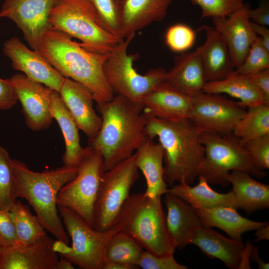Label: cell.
Returning <instances> with one entry per match:
<instances>
[{
  "mask_svg": "<svg viewBox=\"0 0 269 269\" xmlns=\"http://www.w3.org/2000/svg\"><path fill=\"white\" fill-rule=\"evenodd\" d=\"M96 108L102 125L97 135L88 138V146L100 152L107 171L131 157L149 138L144 132L148 117L141 106L118 94Z\"/></svg>",
  "mask_w": 269,
  "mask_h": 269,
  "instance_id": "1",
  "label": "cell"
},
{
  "mask_svg": "<svg viewBox=\"0 0 269 269\" xmlns=\"http://www.w3.org/2000/svg\"><path fill=\"white\" fill-rule=\"evenodd\" d=\"M37 51L63 77L88 88L97 104L113 98L115 94L104 71L108 54L90 50L67 34L51 28L42 36Z\"/></svg>",
  "mask_w": 269,
  "mask_h": 269,
  "instance_id": "2",
  "label": "cell"
},
{
  "mask_svg": "<svg viewBox=\"0 0 269 269\" xmlns=\"http://www.w3.org/2000/svg\"><path fill=\"white\" fill-rule=\"evenodd\" d=\"M202 131L189 119L169 121L148 117L144 132L157 137L164 150L163 178L171 186L175 182L190 185L205 154L200 135Z\"/></svg>",
  "mask_w": 269,
  "mask_h": 269,
  "instance_id": "3",
  "label": "cell"
},
{
  "mask_svg": "<svg viewBox=\"0 0 269 269\" xmlns=\"http://www.w3.org/2000/svg\"><path fill=\"white\" fill-rule=\"evenodd\" d=\"M11 167L16 198L26 200L44 229L68 244L70 237L59 216L57 199L61 188L76 176L78 166L64 165L39 172L31 170L23 162L11 159Z\"/></svg>",
  "mask_w": 269,
  "mask_h": 269,
  "instance_id": "4",
  "label": "cell"
},
{
  "mask_svg": "<svg viewBox=\"0 0 269 269\" xmlns=\"http://www.w3.org/2000/svg\"><path fill=\"white\" fill-rule=\"evenodd\" d=\"M161 196L130 195L114 226L134 239L146 251L157 256L174 254L176 247L169 233Z\"/></svg>",
  "mask_w": 269,
  "mask_h": 269,
  "instance_id": "5",
  "label": "cell"
},
{
  "mask_svg": "<svg viewBox=\"0 0 269 269\" xmlns=\"http://www.w3.org/2000/svg\"><path fill=\"white\" fill-rule=\"evenodd\" d=\"M51 28L76 38L86 48L108 54L120 41L108 30L89 0H57L51 9Z\"/></svg>",
  "mask_w": 269,
  "mask_h": 269,
  "instance_id": "6",
  "label": "cell"
},
{
  "mask_svg": "<svg viewBox=\"0 0 269 269\" xmlns=\"http://www.w3.org/2000/svg\"><path fill=\"white\" fill-rule=\"evenodd\" d=\"M200 138L205 154L197 170V177H204L208 183L228 185L230 171L235 170L244 171L259 179L267 176V173L253 162L233 133L222 135L202 132Z\"/></svg>",
  "mask_w": 269,
  "mask_h": 269,
  "instance_id": "7",
  "label": "cell"
},
{
  "mask_svg": "<svg viewBox=\"0 0 269 269\" xmlns=\"http://www.w3.org/2000/svg\"><path fill=\"white\" fill-rule=\"evenodd\" d=\"M135 35H129L114 47L108 54L104 71L114 94L142 106L144 96L156 85L164 81L167 71L159 67L150 69L143 75L136 71L133 64L138 55L128 53L129 46Z\"/></svg>",
  "mask_w": 269,
  "mask_h": 269,
  "instance_id": "8",
  "label": "cell"
},
{
  "mask_svg": "<svg viewBox=\"0 0 269 269\" xmlns=\"http://www.w3.org/2000/svg\"><path fill=\"white\" fill-rule=\"evenodd\" d=\"M78 168L76 176L59 191L57 203L74 211L93 228L95 202L106 171L101 154L86 146Z\"/></svg>",
  "mask_w": 269,
  "mask_h": 269,
  "instance_id": "9",
  "label": "cell"
},
{
  "mask_svg": "<svg viewBox=\"0 0 269 269\" xmlns=\"http://www.w3.org/2000/svg\"><path fill=\"white\" fill-rule=\"evenodd\" d=\"M135 153L104 173L95 202L93 228L99 231L112 228L120 210L138 180Z\"/></svg>",
  "mask_w": 269,
  "mask_h": 269,
  "instance_id": "10",
  "label": "cell"
},
{
  "mask_svg": "<svg viewBox=\"0 0 269 269\" xmlns=\"http://www.w3.org/2000/svg\"><path fill=\"white\" fill-rule=\"evenodd\" d=\"M57 207L72 241V251L64 258L81 269H103L108 244L119 230L115 226L106 231L96 230L70 209L59 205Z\"/></svg>",
  "mask_w": 269,
  "mask_h": 269,
  "instance_id": "11",
  "label": "cell"
},
{
  "mask_svg": "<svg viewBox=\"0 0 269 269\" xmlns=\"http://www.w3.org/2000/svg\"><path fill=\"white\" fill-rule=\"evenodd\" d=\"M192 98L188 119L202 132L231 134L246 113L237 102L221 94L202 91Z\"/></svg>",
  "mask_w": 269,
  "mask_h": 269,
  "instance_id": "12",
  "label": "cell"
},
{
  "mask_svg": "<svg viewBox=\"0 0 269 269\" xmlns=\"http://www.w3.org/2000/svg\"><path fill=\"white\" fill-rule=\"evenodd\" d=\"M56 1L5 0L0 9V18L12 20L30 48L37 50L42 36L51 28L49 14Z\"/></svg>",
  "mask_w": 269,
  "mask_h": 269,
  "instance_id": "13",
  "label": "cell"
},
{
  "mask_svg": "<svg viewBox=\"0 0 269 269\" xmlns=\"http://www.w3.org/2000/svg\"><path fill=\"white\" fill-rule=\"evenodd\" d=\"M20 102L25 122L33 131L48 128L53 118L50 110L51 89L17 73L9 78Z\"/></svg>",
  "mask_w": 269,
  "mask_h": 269,
  "instance_id": "14",
  "label": "cell"
},
{
  "mask_svg": "<svg viewBox=\"0 0 269 269\" xmlns=\"http://www.w3.org/2000/svg\"><path fill=\"white\" fill-rule=\"evenodd\" d=\"M2 50L4 55L10 60L13 69L59 92L65 77L39 51L29 49L15 36L4 42Z\"/></svg>",
  "mask_w": 269,
  "mask_h": 269,
  "instance_id": "15",
  "label": "cell"
},
{
  "mask_svg": "<svg viewBox=\"0 0 269 269\" xmlns=\"http://www.w3.org/2000/svg\"><path fill=\"white\" fill-rule=\"evenodd\" d=\"M249 8L244 3L227 17L212 18L214 27L227 45L235 69L243 63L257 36L251 25Z\"/></svg>",
  "mask_w": 269,
  "mask_h": 269,
  "instance_id": "16",
  "label": "cell"
},
{
  "mask_svg": "<svg viewBox=\"0 0 269 269\" xmlns=\"http://www.w3.org/2000/svg\"><path fill=\"white\" fill-rule=\"evenodd\" d=\"M53 241L46 234L30 244L0 248V269H55Z\"/></svg>",
  "mask_w": 269,
  "mask_h": 269,
  "instance_id": "17",
  "label": "cell"
},
{
  "mask_svg": "<svg viewBox=\"0 0 269 269\" xmlns=\"http://www.w3.org/2000/svg\"><path fill=\"white\" fill-rule=\"evenodd\" d=\"M59 93L79 130L88 138L96 136L101 127L102 119L93 108L92 92L82 84L65 77Z\"/></svg>",
  "mask_w": 269,
  "mask_h": 269,
  "instance_id": "18",
  "label": "cell"
},
{
  "mask_svg": "<svg viewBox=\"0 0 269 269\" xmlns=\"http://www.w3.org/2000/svg\"><path fill=\"white\" fill-rule=\"evenodd\" d=\"M192 98L163 81L143 98L142 110L148 117L175 121L188 119Z\"/></svg>",
  "mask_w": 269,
  "mask_h": 269,
  "instance_id": "19",
  "label": "cell"
},
{
  "mask_svg": "<svg viewBox=\"0 0 269 269\" xmlns=\"http://www.w3.org/2000/svg\"><path fill=\"white\" fill-rule=\"evenodd\" d=\"M173 0H122L118 4L119 24L123 38L166 15Z\"/></svg>",
  "mask_w": 269,
  "mask_h": 269,
  "instance_id": "20",
  "label": "cell"
},
{
  "mask_svg": "<svg viewBox=\"0 0 269 269\" xmlns=\"http://www.w3.org/2000/svg\"><path fill=\"white\" fill-rule=\"evenodd\" d=\"M164 195L167 227L176 248L181 250L190 244L195 231L202 225L196 209L190 204L169 193Z\"/></svg>",
  "mask_w": 269,
  "mask_h": 269,
  "instance_id": "21",
  "label": "cell"
},
{
  "mask_svg": "<svg viewBox=\"0 0 269 269\" xmlns=\"http://www.w3.org/2000/svg\"><path fill=\"white\" fill-rule=\"evenodd\" d=\"M164 82L191 97L203 91L207 80L197 48L174 58Z\"/></svg>",
  "mask_w": 269,
  "mask_h": 269,
  "instance_id": "22",
  "label": "cell"
},
{
  "mask_svg": "<svg viewBox=\"0 0 269 269\" xmlns=\"http://www.w3.org/2000/svg\"><path fill=\"white\" fill-rule=\"evenodd\" d=\"M190 244H193L210 259H218L231 269H238L245 245L224 237L211 228L201 226L195 232Z\"/></svg>",
  "mask_w": 269,
  "mask_h": 269,
  "instance_id": "23",
  "label": "cell"
},
{
  "mask_svg": "<svg viewBox=\"0 0 269 269\" xmlns=\"http://www.w3.org/2000/svg\"><path fill=\"white\" fill-rule=\"evenodd\" d=\"M201 29L205 32L206 40L197 48L207 82L223 79L235 70L227 45L214 27L204 25Z\"/></svg>",
  "mask_w": 269,
  "mask_h": 269,
  "instance_id": "24",
  "label": "cell"
},
{
  "mask_svg": "<svg viewBox=\"0 0 269 269\" xmlns=\"http://www.w3.org/2000/svg\"><path fill=\"white\" fill-rule=\"evenodd\" d=\"M135 155V164L146 180L145 194L155 197L166 193L167 184L163 178L164 150L160 143L148 138L136 150Z\"/></svg>",
  "mask_w": 269,
  "mask_h": 269,
  "instance_id": "25",
  "label": "cell"
},
{
  "mask_svg": "<svg viewBox=\"0 0 269 269\" xmlns=\"http://www.w3.org/2000/svg\"><path fill=\"white\" fill-rule=\"evenodd\" d=\"M199 182L191 187L184 182L172 185L167 188L169 193L185 201L196 209H210L220 207H229L237 210L238 206L232 190L226 193H220L209 185L206 179L198 176Z\"/></svg>",
  "mask_w": 269,
  "mask_h": 269,
  "instance_id": "26",
  "label": "cell"
},
{
  "mask_svg": "<svg viewBox=\"0 0 269 269\" xmlns=\"http://www.w3.org/2000/svg\"><path fill=\"white\" fill-rule=\"evenodd\" d=\"M196 210L202 226L221 229L231 239L237 241L242 242L243 233L256 231L269 224L267 221L257 222L245 218L240 215L236 209L229 207Z\"/></svg>",
  "mask_w": 269,
  "mask_h": 269,
  "instance_id": "27",
  "label": "cell"
},
{
  "mask_svg": "<svg viewBox=\"0 0 269 269\" xmlns=\"http://www.w3.org/2000/svg\"><path fill=\"white\" fill-rule=\"evenodd\" d=\"M50 110L62 132L65 150L62 155L64 165L78 166L85 151L80 144L79 129L64 104L59 92L52 90Z\"/></svg>",
  "mask_w": 269,
  "mask_h": 269,
  "instance_id": "28",
  "label": "cell"
},
{
  "mask_svg": "<svg viewBox=\"0 0 269 269\" xmlns=\"http://www.w3.org/2000/svg\"><path fill=\"white\" fill-rule=\"evenodd\" d=\"M203 92L227 94L239 99L237 104L243 108L269 103L249 77L240 74L235 70L223 79L207 82Z\"/></svg>",
  "mask_w": 269,
  "mask_h": 269,
  "instance_id": "29",
  "label": "cell"
},
{
  "mask_svg": "<svg viewBox=\"0 0 269 269\" xmlns=\"http://www.w3.org/2000/svg\"><path fill=\"white\" fill-rule=\"evenodd\" d=\"M233 185L238 208L248 214L269 207V185L254 179L248 173L239 170L232 171L229 175Z\"/></svg>",
  "mask_w": 269,
  "mask_h": 269,
  "instance_id": "30",
  "label": "cell"
},
{
  "mask_svg": "<svg viewBox=\"0 0 269 269\" xmlns=\"http://www.w3.org/2000/svg\"><path fill=\"white\" fill-rule=\"evenodd\" d=\"M233 134L243 146L254 138L269 134V103L248 108L245 116L235 126Z\"/></svg>",
  "mask_w": 269,
  "mask_h": 269,
  "instance_id": "31",
  "label": "cell"
},
{
  "mask_svg": "<svg viewBox=\"0 0 269 269\" xmlns=\"http://www.w3.org/2000/svg\"><path fill=\"white\" fill-rule=\"evenodd\" d=\"M18 245L31 243L45 235V230L28 205L16 200L10 210Z\"/></svg>",
  "mask_w": 269,
  "mask_h": 269,
  "instance_id": "32",
  "label": "cell"
},
{
  "mask_svg": "<svg viewBox=\"0 0 269 269\" xmlns=\"http://www.w3.org/2000/svg\"><path fill=\"white\" fill-rule=\"evenodd\" d=\"M144 251L140 245L132 237L118 231L112 236L108 244L106 259V261L138 266Z\"/></svg>",
  "mask_w": 269,
  "mask_h": 269,
  "instance_id": "33",
  "label": "cell"
},
{
  "mask_svg": "<svg viewBox=\"0 0 269 269\" xmlns=\"http://www.w3.org/2000/svg\"><path fill=\"white\" fill-rule=\"evenodd\" d=\"M11 159L0 146V209L10 211L16 201L13 185Z\"/></svg>",
  "mask_w": 269,
  "mask_h": 269,
  "instance_id": "34",
  "label": "cell"
},
{
  "mask_svg": "<svg viewBox=\"0 0 269 269\" xmlns=\"http://www.w3.org/2000/svg\"><path fill=\"white\" fill-rule=\"evenodd\" d=\"M269 68V50L257 36L243 63L235 71L250 77L263 70Z\"/></svg>",
  "mask_w": 269,
  "mask_h": 269,
  "instance_id": "35",
  "label": "cell"
},
{
  "mask_svg": "<svg viewBox=\"0 0 269 269\" xmlns=\"http://www.w3.org/2000/svg\"><path fill=\"white\" fill-rule=\"evenodd\" d=\"M244 0H190L201 9V18L227 17L244 4Z\"/></svg>",
  "mask_w": 269,
  "mask_h": 269,
  "instance_id": "36",
  "label": "cell"
},
{
  "mask_svg": "<svg viewBox=\"0 0 269 269\" xmlns=\"http://www.w3.org/2000/svg\"><path fill=\"white\" fill-rule=\"evenodd\" d=\"M195 40V33L188 26L176 24L171 26L165 35L167 46L174 52H182L192 46Z\"/></svg>",
  "mask_w": 269,
  "mask_h": 269,
  "instance_id": "37",
  "label": "cell"
},
{
  "mask_svg": "<svg viewBox=\"0 0 269 269\" xmlns=\"http://www.w3.org/2000/svg\"><path fill=\"white\" fill-rule=\"evenodd\" d=\"M104 21L109 31L120 41L123 38L119 24L118 4L115 0H89Z\"/></svg>",
  "mask_w": 269,
  "mask_h": 269,
  "instance_id": "38",
  "label": "cell"
},
{
  "mask_svg": "<svg viewBox=\"0 0 269 269\" xmlns=\"http://www.w3.org/2000/svg\"><path fill=\"white\" fill-rule=\"evenodd\" d=\"M244 146L259 168L263 170L269 168V134L254 138Z\"/></svg>",
  "mask_w": 269,
  "mask_h": 269,
  "instance_id": "39",
  "label": "cell"
},
{
  "mask_svg": "<svg viewBox=\"0 0 269 269\" xmlns=\"http://www.w3.org/2000/svg\"><path fill=\"white\" fill-rule=\"evenodd\" d=\"M174 254L157 256L144 251L138 266L143 269H187L188 267L178 263Z\"/></svg>",
  "mask_w": 269,
  "mask_h": 269,
  "instance_id": "40",
  "label": "cell"
},
{
  "mask_svg": "<svg viewBox=\"0 0 269 269\" xmlns=\"http://www.w3.org/2000/svg\"><path fill=\"white\" fill-rule=\"evenodd\" d=\"M18 245L10 211L0 209V248Z\"/></svg>",
  "mask_w": 269,
  "mask_h": 269,
  "instance_id": "41",
  "label": "cell"
},
{
  "mask_svg": "<svg viewBox=\"0 0 269 269\" xmlns=\"http://www.w3.org/2000/svg\"><path fill=\"white\" fill-rule=\"evenodd\" d=\"M17 101L16 92L9 79L0 78V111L10 109Z\"/></svg>",
  "mask_w": 269,
  "mask_h": 269,
  "instance_id": "42",
  "label": "cell"
},
{
  "mask_svg": "<svg viewBox=\"0 0 269 269\" xmlns=\"http://www.w3.org/2000/svg\"><path fill=\"white\" fill-rule=\"evenodd\" d=\"M250 19L255 23L268 26L269 25V2L263 0L256 8L248 10Z\"/></svg>",
  "mask_w": 269,
  "mask_h": 269,
  "instance_id": "43",
  "label": "cell"
},
{
  "mask_svg": "<svg viewBox=\"0 0 269 269\" xmlns=\"http://www.w3.org/2000/svg\"><path fill=\"white\" fill-rule=\"evenodd\" d=\"M249 77L262 92L266 101L269 103V68L260 71Z\"/></svg>",
  "mask_w": 269,
  "mask_h": 269,
  "instance_id": "44",
  "label": "cell"
},
{
  "mask_svg": "<svg viewBox=\"0 0 269 269\" xmlns=\"http://www.w3.org/2000/svg\"><path fill=\"white\" fill-rule=\"evenodd\" d=\"M252 28L256 34L259 36L266 48L269 50V30L267 26L258 24L250 21Z\"/></svg>",
  "mask_w": 269,
  "mask_h": 269,
  "instance_id": "45",
  "label": "cell"
},
{
  "mask_svg": "<svg viewBox=\"0 0 269 269\" xmlns=\"http://www.w3.org/2000/svg\"><path fill=\"white\" fill-rule=\"evenodd\" d=\"M52 248L53 251L59 257H66L72 251L71 246H69L68 244L58 239L53 241Z\"/></svg>",
  "mask_w": 269,
  "mask_h": 269,
  "instance_id": "46",
  "label": "cell"
},
{
  "mask_svg": "<svg viewBox=\"0 0 269 269\" xmlns=\"http://www.w3.org/2000/svg\"><path fill=\"white\" fill-rule=\"evenodd\" d=\"M251 243L247 242L242 254L241 260L239 269H250L249 258L253 248Z\"/></svg>",
  "mask_w": 269,
  "mask_h": 269,
  "instance_id": "47",
  "label": "cell"
},
{
  "mask_svg": "<svg viewBox=\"0 0 269 269\" xmlns=\"http://www.w3.org/2000/svg\"><path fill=\"white\" fill-rule=\"evenodd\" d=\"M139 267L137 266L121 262L106 261L103 269H136Z\"/></svg>",
  "mask_w": 269,
  "mask_h": 269,
  "instance_id": "48",
  "label": "cell"
},
{
  "mask_svg": "<svg viewBox=\"0 0 269 269\" xmlns=\"http://www.w3.org/2000/svg\"><path fill=\"white\" fill-rule=\"evenodd\" d=\"M250 258L252 261L257 263L260 269H269V263H265L260 257L258 250L257 247H253Z\"/></svg>",
  "mask_w": 269,
  "mask_h": 269,
  "instance_id": "49",
  "label": "cell"
},
{
  "mask_svg": "<svg viewBox=\"0 0 269 269\" xmlns=\"http://www.w3.org/2000/svg\"><path fill=\"white\" fill-rule=\"evenodd\" d=\"M255 236L257 237L255 240L256 242H259L263 240H269V224L263 226L257 229Z\"/></svg>",
  "mask_w": 269,
  "mask_h": 269,
  "instance_id": "50",
  "label": "cell"
},
{
  "mask_svg": "<svg viewBox=\"0 0 269 269\" xmlns=\"http://www.w3.org/2000/svg\"><path fill=\"white\" fill-rule=\"evenodd\" d=\"M72 263L68 259L60 257L55 266V269H74Z\"/></svg>",
  "mask_w": 269,
  "mask_h": 269,
  "instance_id": "51",
  "label": "cell"
},
{
  "mask_svg": "<svg viewBox=\"0 0 269 269\" xmlns=\"http://www.w3.org/2000/svg\"><path fill=\"white\" fill-rule=\"evenodd\" d=\"M117 4L122 0H115Z\"/></svg>",
  "mask_w": 269,
  "mask_h": 269,
  "instance_id": "52",
  "label": "cell"
}]
</instances>
